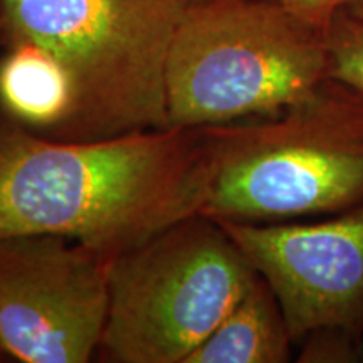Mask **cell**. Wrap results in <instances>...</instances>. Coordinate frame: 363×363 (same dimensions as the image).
I'll return each mask as SVG.
<instances>
[{
    "label": "cell",
    "instance_id": "cell-1",
    "mask_svg": "<svg viewBox=\"0 0 363 363\" xmlns=\"http://www.w3.org/2000/svg\"><path fill=\"white\" fill-rule=\"evenodd\" d=\"M207 185L201 128L61 140L0 113V239L62 235L115 259L201 214Z\"/></svg>",
    "mask_w": 363,
    "mask_h": 363
},
{
    "label": "cell",
    "instance_id": "cell-2",
    "mask_svg": "<svg viewBox=\"0 0 363 363\" xmlns=\"http://www.w3.org/2000/svg\"><path fill=\"white\" fill-rule=\"evenodd\" d=\"M201 130L208 153L201 216L262 224L363 203V98L337 81L266 121Z\"/></svg>",
    "mask_w": 363,
    "mask_h": 363
},
{
    "label": "cell",
    "instance_id": "cell-3",
    "mask_svg": "<svg viewBox=\"0 0 363 363\" xmlns=\"http://www.w3.org/2000/svg\"><path fill=\"white\" fill-rule=\"evenodd\" d=\"M330 79L325 33L279 0L185 6L165 69L169 126L202 128L274 118Z\"/></svg>",
    "mask_w": 363,
    "mask_h": 363
},
{
    "label": "cell",
    "instance_id": "cell-4",
    "mask_svg": "<svg viewBox=\"0 0 363 363\" xmlns=\"http://www.w3.org/2000/svg\"><path fill=\"white\" fill-rule=\"evenodd\" d=\"M6 45L49 51L74 106L52 136L101 140L167 128L165 69L184 0H0Z\"/></svg>",
    "mask_w": 363,
    "mask_h": 363
},
{
    "label": "cell",
    "instance_id": "cell-5",
    "mask_svg": "<svg viewBox=\"0 0 363 363\" xmlns=\"http://www.w3.org/2000/svg\"><path fill=\"white\" fill-rule=\"evenodd\" d=\"M257 276L219 222L201 214L177 222L111 261L98 355L116 363H185Z\"/></svg>",
    "mask_w": 363,
    "mask_h": 363
},
{
    "label": "cell",
    "instance_id": "cell-6",
    "mask_svg": "<svg viewBox=\"0 0 363 363\" xmlns=\"http://www.w3.org/2000/svg\"><path fill=\"white\" fill-rule=\"evenodd\" d=\"M111 257L62 235L0 239V352L24 363H84L101 345Z\"/></svg>",
    "mask_w": 363,
    "mask_h": 363
},
{
    "label": "cell",
    "instance_id": "cell-7",
    "mask_svg": "<svg viewBox=\"0 0 363 363\" xmlns=\"http://www.w3.org/2000/svg\"><path fill=\"white\" fill-rule=\"evenodd\" d=\"M278 299L291 338L363 326V203L308 224L217 220Z\"/></svg>",
    "mask_w": 363,
    "mask_h": 363
},
{
    "label": "cell",
    "instance_id": "cell-8",
    "mask_svg": "<svg viewBox=\"0 0 363 363\" xmlns=\"http://www.w3.org/2000/svg\"><path fill=\"white\" fill-rule=\"evenodd\" d=\"M74 91L66 67L38 44L17 40L0 56V108L27 128L51 133L66 123Z\"/></svg>",
    "mask_w": 363,
    "mask_h": 363
},
{
    "label": "cell",
    "instance_id": "cell-9",
    "mask_svg": "<svg viewBox=\"0 0 363 363\" xmlns=\"http://www.w3.org/2000/svg\"><path fill=\"white\" fill-rule=\"evenodd\" d=\"M293 342L274 293L261 276L185 363H283Z\"/></svg>",
    "mask_w": 363,
    "mask_h": 363
},
{
    "label": "cell",
    "instance_id": "cell-10",
    "mask_svg": "<svg viewBox=\"0 0 363 363\" xmlns=\"http://www.w3.org/2000/svg\"><path fill=\"white\" fill-rule=\"evenodd\" d=\"M330 79L363 98V21L340 11L325 33Z\"/></svg>",
    "mask_w": 363,
    "mask_h": 363
},
{
    "label": "cell",
    "instance_id": "cell-11",
    "mask_svg": "<svg viewBox=\"0 0 363 363\" xmlns=\"http://www.w3.org/2000/svg\"><path fill=\"white\" fill-rule=\"evenodd\" d=\"M298 19L326 33L331 21L342 9L343 0H279Z\"/></svg>",
    "mask_w": 363,
    "mask_h": 363
},
{
    "label": "cell",
    "instance_id": "cell-12",
    "mask_svg": "<svg viewBox=\"0 0 363 363\" xmlns=\"http://www.w3.org/2000/svg\"><path fill=\"white\" fill-rule=\"evenodd\" d=\"M340 11L355 17V19L363 21V0H343Z\"/></svg>",
    "mask_w": 363,
    "mask_h": 363
},
{
    "label": "cell",
    "instance_id": "cell-13",
    "mask_svg": "<svg viewBox=\"0 0 363 363\" xmlns=\"http://www.w3.org/2000/svg\"><path fill=\"white\" fill-rule=\"evenodd\" d=\"M0 44L6 45V29H4V16L2 7H0Z\"/></svg>",
    "mask_w": 363,
    "mask_h": 363
},
{
    "label": "cell",
    "instance_id": "cell-14",
    "mask_svg": "<svg viewBox=\"0 0 363 363\" xmlns=\"http://www.w3.org/2000/svg\"><path fill=\"white\" fill-rule=\"evenodd\" d=\"M202 2H211V0H184L185 6H192V4H202Z\"/></svg>",
    "mask_w": 363,
    "mask_h": 363
},
{
    "label": "cell",
    "instance_id": "cell-15",
    "mask_svg": "<svg viewBox=\"0 0 363 363\" xmlns=\"http://www.w3.org/2000/svg\"><path fill=\"white\" fill-rule=\"evenodd\" d=\"M0 353H2V352H0Z\"/></svg>",
    "mask_w": 363,
    "mask_h": 363
}]
</instances>
